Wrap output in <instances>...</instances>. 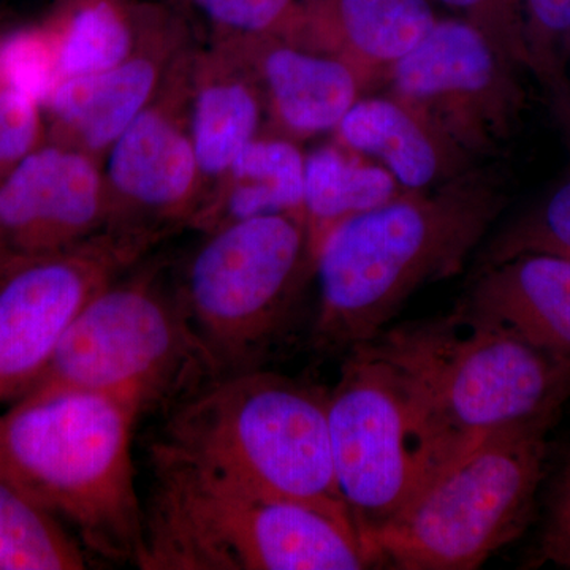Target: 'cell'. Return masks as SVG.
I'll list each match as a JSON object with an SVG mask.
<instances>
[{
  "label": "cell",
  "mask_w": 570,
  "mask_h": 570,
  "mask_svg": "<svg viewBox=\"0 0 570 570\" xmlns=\"http://www.w3.org/2000/svg\"><path fill=\"white\" fill-rule=\"evenodd\" d=\"M505 202L497 174L474 167L333 228L316 255L314 346L336 354L381 335L420 287L459 275Z\"/></svg>",
  "instance_id": "obj_1"
},
{
  "label": "cell",
  "mask_w": 570,
  "mask_h": 570,
  "mask_svg": "<svg viewBox=\"0 0 570 570\" xmlns=\"http://www.w3.org/2000/svg\"><path fill=\"white\" fill-rule=\"evenodd\" d=\"M137 409L92 392L26 395L0 411V475L66 524L88 553L138 568Z\"/></svg>",
  "instance_id": "obj_2"
},
{
  "label": "cell",
  "mask_w": 570,
  "mask_h": 570,
  "mask_svg": "<svg viewBox=\"0 0 570 570\" xmlns=\"http://www.w3.org/2000/svg\"><path fill=\"white\" fill-rule=\"evenodd\" d=\"M142 570H358L374 564L354 521L247 490L149 449Z\"/></svg>",
  "instance_id": "obj_3"
},
{
  "label": "cell",
  "mask_w": 570,
  "mask_h": 570,
  "mask_svg": "<svg viewBox=\"0 0 570 570\" xmlns=\"http://www.w3.org/2000/svg\"><path fill=\"white\" fill-rule=\"evenodd\" d=\"M149 449L354 521L337 489L326 395L279 374L213 379L167 412Z\"/></svg>",
  "instance_id": "obj_4"
},
{
  "label": "cell",
  "mask_w": 570,
  "mask_h": 570,
  "mask_svg": "<svg viewBox=\"0 0 570 570\" xmlns=\"http://www.w3.org/2000/svg\"><path fill=\"white\" fill-rule=\"evenodd\" d=\"M360 346L411 381L459 459L501 428L560 417L570 400V363L466 305Z\"/></svg>",
  "instance_id": "obj_5"
},
{
  "label": "cell",
  "mask_w": 570,
  "mask_h": 570,
  "mask_svg": "<svg viewBox=\"0 0 570 570\" xmlns=\"http://www.w3.org/2000/svg\"><path fill=\"white\" fill-rule=\"evenodd\" d=\"M129 272L86 303L26 395L102 393L142 417L170 412L220 376L190 324L178 281L168 283L154 266Z\"/></svg>",
  "instance_id": "obj_6"
},
{
  "label": "cell",
  "mask_w": 570,
  "mask_h": 570,
  "mask_svg": "<svg viewBox=\"0 0 570 570\" xmlns=\"http://www.w3.org/2000/svg\"><path fill=\"white\" fill-rule=\"evenodd\" d=\"M558 417L493 431L387 523L363 535L374 562L401 570H472L530 523Z\"/></svg>",
  "instance_id": "obj_7"
},
{
  "label": "cell",
  "mask_w": 570,
  "mask_h": 570,
  "mask_svg": "<svg viewBox=\"0 0 570 570\" xmlns=\"http://www.w3.org/2000/svg\"><path fill=\"white\" fill-rule=\"evenodd\" d=\"M326 414L337 489L362 539L459 460L411 381L365 346L348 351Z\"/></svg>",
  "instance_id": "obj_8"
},
{
  "label": "cell",
  "mask_w": 570,
  "mask_h": 570,
  "mask_svg": "<svg viewBox=\"0 0 570 570\" xmlns=\"http://www.w3.org/2000/svg\"><path fill=\"white\" fill-rule=\"evenodd\" d=\"M313 275L316 257L303 216L268 214L206 232L178 287L220 376L255 370Z\"/></svg>",
  "instance_id": "obj_9"
},
{
  "label": "cell",
  "mask_w": 570,
  "mask_h": 570,
  "mask_svg": "<svg viewBox=\"0 0 570 570\" xmlns=\"http://www.w3.org/2000/svg\"><path fill=\"white\" fill-rule=\"evenodd\" d=\"M194 50L102 159L107 232L148 253L165 236L193 228L205 202L187 112Z\"/></svg>",
  "instance_id": "obj_10"
},
{
  "label": "cell",
  "mask_w": 570,
  "mask_h": 570,
  "mask_svg": "<svg viewBox=\"0 0 570 570\" xmlns=\"http://www.w3.org/2000/svg\"><path fill=\"white\" fill-rule=\"evenodd\" d=\"M520 69L464 20H438L389 70L392 94L417 105L474 159L519 127Z\"/></svg>",
  "instance_id": "obj_11"
},
{
  "label": "cell",
  "mask_w": 570,
  "mask_h": 570,
  "mask_svg": "<svg viewBox=\"0 0 570 570\" xmlns=\"http://www.w3.org/2000/svg\"><path fill=\"white\" fill-rule=\"evenodd\" d=\"M146 254L105 232L67 253L0 272V411L36 384L86 303Z\"/></svg>",
  "instance_id": "obj_12"
},
{
  "label": "cell",
  "mask_w": 570,
  "mask_h": 570,
  "mask_svg": "<svg viewBox=\"0 0 570 570\" xmlns=\"http://www.w3.org/2000/svg\"><path fill=\"white\" fill-rule=\"evenodd\" d=\"M102 163L47 140L0 178V272L105 234Z\"/></svg>",
  "instance_id": "obj_13"
},
{
  "label": "cell",
  "mask_w": 570,
  "mask_h": 570,
  "mask_svg": "<svg viewBox=\"0 0 570 570\" xmlns=\"http://www.w3.org/2000/svg\"><path fill=\"white\" fill-rule=\"evenodd\" d=\"M195 45L193 31L178 17L132 58L59 81L43 105L48 140L102 163L119 135L163 94Z\"/></svg>",
  "instance_id": "obj_14"
},
{
  "label": "cell",
  "mask_w": 570,
  "mask_h": 570,
  "mask_svg": "<svg viewBox=\"0 0 570 570\" xmlns=\"http://www.w3.org/2000/svg\"><path fill=\"white\" fill-rule=\"evenodd\" d=\"M436 21L428 0H296L294 20L279 37L346 63L366 89Z\"/></svg>",
  "instance_id": "obj_15"
},
{
  "label": "cell",
  "mask_w": 570,
  "mask_h": 570,
  "mask_svg": "<svg viewBox=\"0 0 570 570\" xmlns=\"http://www.w3.org/2000/svg\"><path fill=\"white\" fill-rule=\"evenodd\" d=\"M225 45L243 56L273 121L288 138L336 130L365 89L346 63L284 37L261 36Z\"/></svg>",
  "instance_id": "obj_16"
},
{
  "label": "cell",
  "mask_w": 570,
  "mask_h": 570,
  "mask_svg": "<svg viewBox=\"0 0 570 570\" xmlns=\"http://www.w3.org/2000/svg\"><path fill=\"white\" fill-rule=\"evenodd\" d=\"M264 111V94L238 50L197 43L189 66L187 112L205 202L239 153L261 135Z\"/></svg>",
  "instance_id": "obj_17"
},
{
  "label": "cell",
  "mask_w": 570,
  "mask_h": 570,
  "mask_svg": "<svg viewBox=\"0 0 570 570\" xmlns=\"http://www.w3.org/2000/svg\"><path fill=\"white\" fill-rule=\"evenodd\" d=\"M341 145L376 159L404 190H428L475 167L436 119L401 97L360 99L336 127Z\"/></svg>",
  "instance_id": "obj_18"
},
{
  "label": "cell",
  "mask_w": 570,
  "mask_h": 570,
  "mask_svg": "<svg viewBox=\"0 0 570 570\" xmlns=\"http://www.w3.org/2000/svg\"><path fill=\"white\" fill-rule=\"evenodd\" d=\"M501 322L554 358L570 363V261L521 254L485 266L464 303Z\"/></svg>",
  "instance_id": "obj_19"
},
{
  "label": "cell",
  "mask_w": 570,
  "mask_h": 570,
  "mask_svg": "<svg viewBox=\"0 0 570 570\" xmlns=\"http://www.w3.org/2000/svg\"><path fill=\"white\" fill-rule=\"evenodd\" d=\"M165 0H56L48 14L59 81L132 58L178 18Z\"/></svg>",
  "instance_id": "obj_20"
},
{
  "label": "cell",
  "mask_w": 570,
  "mask_h": 570,
  "mask_svg": "<svg viewBox=\"0 0 570 570\" xmlns=\"http://www.w3.org/2000/svg\"><path fill=\"white\" fill-rule=\"evenodd\" d=\"M305 157L288 137L258 135L213 187L193 228L206 234L268 214L305 217Z\"/></svg>",
  "instance_id": "obj_21"
},
{
  "label": "cell",
  "mask_w": 570,
  "mask_h": 570,
  "mask_svg": "<svg viewBox=\"0 0 570 570\" xmlns=\"http://www.w3.org/2000/svg\"><path fill=\"white\" fill-rule=\"evenodd\" d=\"M406 193L387 168L341 145H325L305 157L303 208L314 257L330 232L344 220Z\"/></svg>",
  "instance_id": "obj_22"
},
{
  "label": "cell",
  "mask_w": 570,
  "mask_h": 570,
  "mask_svg": "<svg viewBox=\"0 0 570 570\" xmlns=\"http://www.w3.org/2000/svg\"><path fill=\"white\" fill-rule=\"evenodd\" d=\"M86 553L55 513L0 475V570H80Z\"/></svg>",
  "instance_id": "obj_23"
},
{
  "label": "cell",
  "mask_w": 570,
  "mask_h": 570,
  "mask_svg": "<svg viewBox=\"0 0 570 570\" xmlns=\"http://www.w3.org/2000/svg\"><path fill=\"white\" fill-rule=\"evenodd\" d=\"M200 45H225L261 36H283L296 0H165Z\"/></svg>",
  "instance_id": "obj_24"
},
{
  "label": "cell",
  "mask_w": 570,
  "mask_h": 570,
  "mask_svg": "<svg viewBox=\"0 0 570 570\" xmlns=\"http://www.w3.org/2000/svg\"><path fill=\"white\" fill-rule=\"evenodd\" d=\"M59 82L55 39L47 22L0 36V89L47 104Z\"/></svg>",
  "instance_id": "obj_25"
},
{
  "label": "cell",
  "mask_w": 570,
  "mask_h": 570,
  "mask_svg": "<svg viewBox=\"0 0 570 570\" xmlns=\"http://www.w3.org/2000/svg\"><path fill=\"white\" fill-rule=\"evenodd\" d=\"M521 254H549L570 261V179L494 239L485 266Z\"/></svg>",
  "instance_id": "obj_26"
},
{
  "label": "cell",
  "mask_w": 570,
  "mask_h": 570,
  "mask_svg": "<svg viewBox=\"0 0 570 570\" xmlns=\"http://www.w3.org/2000/svg\"><path fill=\"white\" fill-rule=\"evenodd\" d=\"M530 71L551 94L568 88L570 0H521Z\"/></svg>",
  "instance_id": "obj_27"
},
{
  "label": "cell",
  "mask_w": 570,
  "mask_h": 570,
  "mask_svg": "<svg viewBox=\"0 0 570 570\" xmlns=\"http://www.w3.org/2000/svg\"><path fill=\"white\" fill-rule=\"evenodd\" d=\"M460 11L490 43L520 70H530L521 0H438Z\"/></svg>",
  "instance_id": "obj_28"
},
{
  "label": "cell",
  "mask_w": 570,
  "mask_h": 570,
  "mask_svg": "<svg viewBox=\"0 0 570 570\" xmlns=\"http://www.w3.org/2000/svg\"><path fill=\"white\" fill-rule=\"evenodd\" d=\"M47 140L41 105L21 94L0 89V178Z\"/></svg>",
  "instance_id": "obj_29"
},
{
  "label": "cell",
  "mask_w": 570,
  "mask_h": 570,
  "mask_svg": "<svg viewBox=\"0 0 570 570\" xmlns=\"http://www.w3.org/2000/svg\"><path fill=\"white\" fill-rule=\"evenodd\" d=\"M539 564L570 569V460L554 483L538 550Z\"/></svg>",
  "instance_id": "obj_30"
},
{
  "label": "cell",
  "mask_w": 570,
  "mask_h": 570,
  "mask_svg": "<svg viewBox=\"0 0 570 570\" xmlns=\"http://www.w3.org/2000/svg\"><path fill=\"white\" fill-rule=\"evenodd\" d=\"M550 99L551 110H553L554 118L560 124L570 148V85L561 91L551 94Z\"/></svg>",
  "instance_id": "obj_31"
},
{
  "label": "cell",
  "mask_w": 570,
  "mask_h": 570,
  "mask_svg": "<svg viewBox=\"0 0 570 570\" xmlns=\"http://www.w3.org/2000/svg\"><path fill=\"white\" fill-rule=\"evenodd\" d=\"M568 51H569V58H570V33H569V41H568Z\"/></svg>",
  "instance_id": "obj_32"
}]
</instances>
